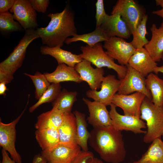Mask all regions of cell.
Masks as SVG:
<instances>
[{
	"mask_svg": "<svg viewBox=\"0 0 163 163\" xmlns=\"http://www.w3.org/2000/svg\"><path fill=\"white\" fill-rule=\"evenodd\" d=\"M90 132V145L104 161L120 163L126 155L121 131L112 126L93 128Z\"/></svg>",
	"mask_w": 163,
	"mask_h": 163,
	"instance_id": "6da1fadb",
	"label": "cell"
},
{
	"mask_svg": "<svg viewBox=\"0 0 163 163\" xmlns=\"http://www.w3.org/2000/svg\"><path fill=\"white\" fill-rule=\"evenodd\" d=\"M50 21L47 26L36 29L42 43L50 47H62L69 37L77 34L74 14L69 6L61 12L47 15Z\"/></svg>",
	"mask_w": 163,
	"mask_h": 163,
	"instance_id": "7a4b0ae2",
	"label": "cell"
},
{
	"mask_svg": "<svg viewBox=\"0 0 163 163\" xmlns=\"http://www.w3.org/2000/svg\"><path fill=\"white\" fill-rule=\"evenodd\" d=\"M140 118L146 122L147 130L143 138L146 143L161 138L163 134V106L155 105L146 97L140 108Z\"/></svg>",
	"mask_w": 163,
	"mask_h": 163,
	"instance_id": "3957f363",
	"label": "cell"
},
{
	"mask_svg": "<svg viewBox=\"0 0 163 163\" xmlns=\"http://www.w3.org/2000/svg\"><path fill=\"white\" fill-rule=\"evenodd\" d=\"M103 48L101 43L92 46L87 45L82 46L80 48L82 53L80 55L82 59L90 62L97 68L106 67L114 70L117 72L119 80H122L127 72L126 66L116 63L114 59L106 54Z\"/></svg>",
	"mask_w": 163,
	"mask_h": 163,
	"instance_id": "277c9868",
	"label": "cell"
},
{
	"mask_svg": "<svg viewBox=\"0 0 163 163\" xmlns=\"http://www.w3.org/2000/svg\"><path fill=\"white\" fill-rule=\"evenodd\" d=\"M25 31L24 36L13 51L0 63V70L13 75L21 66L28 46L33 40L39 38L36 30L32 28Z\"/></svg>",
	"mask_w": 163,
	"mask_h": 163,
	"instance_id": "5b68a950",
	"label": "cell"
},
{
	"mask_svg": "<svg viewBox=\"0 0 163 163\" xmlns=\"http://www.w3.org/2000/svg\"><path fill=\"white\" fill-rule=\"evenodd\" d=\"M119 14L126 23L131 34L145 14L142 8L133 0H119L113 7L111 14Z\"/></svg>",
	"mask_w": 163,
	"mask_h": 163,
	"instance_id": "8992f818",
	"label": "cell"
},
{
	"mask_svg": "<svg viewBox=\"0 0 163 163\" xmlns=\"http://www.w3.org/2000/svg\"><path fill=\"white\" fill-rule=\"evenodd\" d=\"M29 97L24 108L21 114L11 122L3 123L0 120V145L10 155L16 163H22L21 158L17 151L15 147L16 139V126L25 111L28 104Z\"/></svg>",
	"mask_w": 163,
	"mask_h": 163,
	"instance_id": "52a82bcc",
	"label": "cell"
},
{
	"mask_svg": "<svg viewBox=\"0 0 163 163\" xmlns=\"http://www.w3.org/2000/svg\"><path fill=\"white\" fill-rule=\"evenodd\" d=\"M126 66L127 72L124 78L120 80L121 84L117 93L128 95L134 92H139L144 94L151 100V94L146 87L145 77L128 64Z\"/></svg>",
	"mask_w": 163,
	"mask_h": 163,
	"instance_id": "ba28073f",
	"label": "cell"
},
{
	"mask_svg": "<svg viewBox=\"0 0 163 163\" xmlns=\"http://www.w3.org/2000/svg\"><path fill=\"white\" fill-rule=\"evenodd\" d=\"M103 47L106 50L107 54L123 66H126L136 49L130 42L124 39L112 37L104 42Z\"/></svg>",
	"mask_w": 163,
	"mask_h": 163,
	"instance_id": "9c48e42d",
	"label": "cell"
},
{
	"mask_svg": "<svg viewBox=\"0 0 163 163\" xmlns=\"http://www.w3.org/2000/svg\"><path fill=\"white\" fill-rule=\"evenodd\" d=\"M109 114L112 120V126L116 129L121 131H130L135 134H145L146 131L142 130L146 128V124L140 117L119 114L116 106L111 104Z\"/></svg>",
	"mask_w": 163,
	"mask_h": 163,
	"instance_id": "30bf717a",
	"label": "cell"
},
{
	"mask_svg": "<svg viewBox=\"0 0 163 163\" xmlns=\"http://www.w3.org/2000/svg\"><path fill=\"white\" fill-rule=\"evenodd\" d=\"M128 64L145 77L152 72L156 74L163 72V65L158 66L144 47L136 49Z\"/></svg>",
	"mask_w": 163,
	"mask_h": 163,
	"instance_id": "8fae6325",
	"label": "cell"
},
{
	"mask_svg": "<svg viewBox=\"0 0 163 163\" xmlns=\"http://www.w3.org/2000/svg\"><path fill=\"white\" fill-rule=\"evenodd\" d=\"M121 82L114 75H108L104 77L100 91L89 90L86 92V96L106 106L110 105L113 96L119 90Z\"/></svg>",
	"mask_w": 163,
	"mask_h": 163,
	"instance_id": "7c38bea8",
	"label": "cell"
},
{
	"mask_svg": "<svg viewBox=\"0 0 163 163\" xmlns=\"http://www.w3.org/2000/svg\"><path fill=\"white\" fill-rule=\"evenodd\" d=\"M10 11L16 20L25 30L38 26L36 11L28 0H15Z\"/></svg>",
	"mask_w": 163,
	"mask_h": 163,
	"instance_id": "4fadbf2b",
	"label": "cell"
},
{
	"mask_svg": "<svg viewBox=\"0 0 163 163\" xmlns=\"http://www.w3.org/2000/svg\"><path fill=\"white\" fill-rule=\"evenodd\" d=\"M142 93L136 92L128 95L116 94L113 96L112 103L117 107L123 110L124 115L140 117V108L146 97Z\"/></svg>",
	"mask_w": 163,
	"mask_h": 163,
	"instance_id": "5bb4252c",
	"label": "cell"
},
{
	"mask_svg": "<svg viewBox=\"0 0 163 163\" xmlns=\"http://www.w3.org/2000/svg\"><path fill=\"white\" fill-rule=\"evenodd\" d=\"M82 100L86 105L89 113L87 120L93 128L112 126L109 112L105 105L97 101H91L84 97Z\"/></svg>",
	"mask_w": 163,
	"mask_h": 163,
	"instance_id": "9a60e30c",
	"label": "cell"
},
{
	"mask_svg": "<svg viewBox=\"0 0 163 163\" xmlns=\"http://www.w3.org/2000/svg\"><path fill=\"white\" fill-rule=\"evenodd\" d=\"M90 62L83 59L74 68L83 81L87 82L91 90H97L101 88L104 77V71L103 68H93Z\"/></svg>",
	"mask_w": 163,
	"mask_h": 163,
	"instance_id": "2e32d148",
	"label": "cell"
},
{
	"mask_svg": "<svg viewBox=\"0 0 163 163\" xmlns=\"http://www.w3.org/2000/svg\"><path fill=\"white\" fill-rule=\"evenodd\" d=\"M100 27L109 38L117 37L127 39L132 34L126 23L118 14H107Z\"/></svg>",
	"mask_w": 163,
	"mask_h": 163,
	"instance_id": "e0dca14e",
	"label": "cell"
},
{
	"mask_svg": "<svg viewBox=\"0 0 163 163\" xmlns=\"http://www.w3.org/2000/svg\"><path fill=\"white\" fill-rule=\"evenodd\" d=\"M81 150L78 145L72 147L59 144L51 150L42 151L41 154L49 163H71Z\"/></svg>",
	"mask_w": 163,
	"mask_h": 163,
	"instance_id": "ac0fdd59",
	"label": "cell"
},
{
	"mask_svg": "<svg viewBox=\"0 0 163 163\" xmlns=\"http://www.w3.org/2000/svg\"><path fill=\"white\" fill-rule=\"evenodd\" d=\"M76 120L73 113H64L62 122L58 129L60 144L70 147L78 145L76 142Z\"/></svg>",
	"mask_w": 163,
	"mask_h": 163,
	"instance_id": "d6986e66",
	"label": "cell"
},
{
	"mask_svg": "<svg viewBox=\"0 0 163 163\" xmlns=\"http://www.w3.org/2000/svg\"><path fill=\"white\" fill-rule=\"evenodd\" d=\"M50 83H59L65 82H73L80 83L83 81L74 68L62 63L58 64L54 71L44 73Z\"/></svg>",
	"mask_w": 163,
	"mask_h": 163,
	"instance_id": "ffe728a7",
	"label": "cell"
},
{
	"mask_svg": "<svg viewBox=\"0 0 163 163\" xmlns=\"http://www.w3.org/2000/svg\"><path fill=\"white\" fill-rule=\"evenodd\" d=\"M40 52L42 55H49L54 57L58 64L64 63L73 68L83 60L80 54H73L59 46L50 47L43 46L40 47Z\"/></svg>",
	"mask_w": 163,
	"mask_h": 163,
	"instance_id": "44dd1931",
	"label": "cell"
},
{
	"mask_svg": "<svg viewBox=\"0 0 163 163\" xmlns=\"http://www.w3.org/2000/svg\"><path fill=\"white\" fill-rule=\"evenodd\" d=\"M150 29L151 38L144 48L155 62H160L163 57V27L158 28L154 24Z\"/></svg>",
	"mask_w": 163,
	"mask_h": 163,
	"instance_id": "7402d4cb",
	"label": "cell"
},
{
	"mask_svg": "<svg viewBox=\"0 0 163 163\" xmlns=\"http://www.w3.org/2000/svg\"><path fill=\"white\" fill-rule=\"evenodd\" d=\"M64 114L57 108L53 107L51 110L41 113L37 117L35 127L37 130H58L62 122Z\"/></svg>",
	"mask_w": 163,
	"mask_h": 163,
	"instance_id": "603a6c76",
	"label": "cell"
},
{
	"mask_svg": "<svg viewBox=\"0 0 163 163\" xmlns=\"http://www.w3.org/2000/svg\"><path fill=\"white\" fill-rule=\"evenodd\" d=\"M35 134L36 139L42 151L51 150L60 144L58 130H37Z\"/></svg>",
	"mask_w": 163,
	"mask_h": 163,
	"instance_id": "cb8c5ba5",
	"label": "cell"
},
{
	"mask_svg": "<svg viewBox=\"0 0 163 163\" xmlns=\"http://www.w3.org/2000/svg\"><path fill=\"white\" fill-rule=\"evenodd\" d=\"M76 120V142L84 151H88V142L90 132L87 129V124L84 113L75 110L73 112Z\"/></svg>",
	"mask_w": 163,
	"mask_h": 163,
	"instance_id": "d4e9b609",
	"label": "cell"
},
{
	"mask_svg": "<svg viewBox=\"0 0 163 163\" xmlns=\"http://www.w3.org/2000/svg\"><path fill=\"white\" fill-rule=\"evenodd\" d=\"M145 82L151 94L152 102L156 106H163V79L151 73L147 76Z\"/></svg>",
	"mask_w": 163,
	"mask_h": 163,
	"instance_id": "484cf974",
	"label": "cell"
},
{
	"mask_svg": "<svg viewBox=\"0 0 163 163\" xmlns=\"http://www.w3.org/2000/svg\"><path fill=\"white\" fill-rule=\"evenodd\" d=\"M152 142L141 158L133 163H163V141L158 138Z\"/></svg>",
	"mask_w": 163,
	"mask_h": 163,
	"instance_id": "4316f807",
	"label": "cell"
},
{
	"mask_svg": "<svg viewBox=\"0 0 163 163\" xmlns=\"http://www.w3.org/2000/svg\"><path fill=\"white\" fill-rule=\"evenodd\" d=\"M109 38L100 27H96L92 32L82 34H77L72 37H69L65 40V43L69 44L73 42L81 41L90 46H92L98 43L107 41Z\"/></svg>",
	"mask_w": 163,
	"mask_h": 163,
	"instance_id": "83f0119b",
	"label": "cell"
},
{
	"mask_svg": "<svg viewBox=\"0 0 163 163\" xmlns=\"http://www.w3.org/2000/svg\"><path fill=\"white\" fill-rule=\"evenodd\" d=\"M77 95L76 91H69L64 88L52 102L53 107L57 108L63 113L71 112L73 105L77 100Z\"/></svg>",
	"mask_w": 163,
	"mask_h": 163,
	"instance_id": "f1b7e54d",
	"label": "cell"
},
{
	"mask_svg": "<svg viewBox=\"0 0 163 163\" xmlns=\"http://www.w3.org/2000/svg\"><path fill=\"white\" fill-rule=\"evenodd\" d=\"M148 19V15L145 14L139 24L132 34L133 39L130 43L136 49L143 47L149 42L146 37L148 34L146 28Z\"/></svg>",
	"mask_w": 163,
	"mask_h": 163,
	"instance_id": "f546056e",
	"label": "cell"
},
{
	"mask_svg": "<svg viewBox=\"0 0 163 163\" xmlns=\"http://www.w3.org/2000/svg\"><path fill=\"white\" fill-rule=\"evenodd\" d=\"M23 27L14 20L13 15L9 11L0 13V31L3 34L21 31Z\"/></svg>",
	"mask_w": 163,
	"mask_h": 163,
	"instance_id": "4dcf8cb0",
	"label": "cell"
},
{
	"mask_svg": "<svg viewBox=\"0 0 163 163\" xmlns=\"http://www.w3.org/2000/svg\"><path fill=\"white\" fill-rule=\"evenodd\" d=\"M61 88L60 83L51 84L38 101L29 108V112H33L38 107L44 103L53 102L61 91Z\"/></svg>",
	"mask_w": 163,
	"mask_h": 163,
	"instance_id": "1f68e13d",
	"label": "cell"
},
{
	"mask_svg": "<svg viewBox=\"0 0 163 163\" xmlns=\"http://www.w3.org/2000/svg\"><path fill=\"white\" fill-rule=\"evenodd\" d=\"M32 80L35 88V98L38 100L47 90L51 84L46 77L43 74L37 71L34 75L24 73Z\"/></svg>",
	"mask_w": 163,
	"mask_h": 163,
	"instance_id": "d6a6232c",
	"label": "cell"
},
{
	"mask_svg": "<svg viewBox=\"0 0 163 163\" xmlns=\"http://www.w3.org/2000/svg\"><path fill=\"white\" fill-rule=\"evenodd\" d=\"M96 12L95 19L96 20V27H100L104 20L107 15L105 12L103 0H97L95 4Z\"/></svg>",
	"mask_w": 163,
	"mask_h": 163,
	"instance_id": "836d02e7",
	"label": "cell"
},
{
	"mask_svg": "<svg viewBox=\"0 0 163 163\" xmlns=\"http://www.w3.org/2000/svg\"><path fill=\"white\" fill-rule=\"evenodd\" d=\"M29 1L35 10L43 13L46 12L50 3L49 0H29Z\"/></svg>",
	"mask_w": 163,
	"mask_h": 163,
	"instance_id": "e575fe53",
	"label": "cell"
},
{
	"mask_svg": "<svg viewBox=\"0 0 163 163\" xmlns=\"http://www.w3.org/2000/svg\"><path fill=\"white\" fill-rule=\"evenodd\" d=\"M94 156L92 152L82 150L71 163H88L89 159Z\"/></svg>",
	"mask_w": 163,
	"mask_h": 163,
	"instance_id": "d590c367",
	"label": "cell"
},
{
	"mask_svg": "<svg viewBox=\"0 0 163 163\" xmlns=\"http://www.w3.org/2000/svg\"><path fill=\"white\" fill-rule=\"evenodd\" d=\"M15 0H0V13L8 11L12 8Z\"/></svg>",
	"mask_w": 163,
	"mask_h": 163,
	"instance_id": "8d00e7d4",
	"label": "cell"
},
{
	"mask_svg": "<svg viewBox=\"0 0 163 163\" xmlns=\"http://www.w3.org/2000/svg\"><path fill=\"white\" fill-rule=\"evenodd\" d=\"M13 79V75L0 70V82H4L7 85Z\"/></svg>",
	"mask_w": 163,
	"mask_h": 163,
	"instance_id": "74e56055",
	"label": "cell"
},
{
	"mask_svg": "<svg viewBox=\"0 0 163 163\" xmlns=\"http://www.w3.org/2000/svg\"><path fill=\"white\" fill-rule=\"evenodd\" d=\"M155 3L157 6H159L161 7V9L152 11V14L156 15L162 18V21L161 26L163 27V0H156Z\"/></svg>",
	"mask_w": 163,
	"mask_h": 163,
	"instance_id": "f35d334b",
	"label": "cell"
},
{
	"mask_svg": "<svg viewBox=\"0 0 163 163\" xmlns=\"http://www.w3.org/2000/svg\"><path fill=\"white\" fill-rule=\"evenodd\" d=\"M2 160L1 163H15V161L11 159L8 155L7 152L4 149L2 150Z\"/></svg>",
	"mask_w": 163,
	"mask_h": 163,
	"instance_id": "ab89813d",
	"label": "cell"
},
{
	"mask_svg": "<svg viewBox=\"0 0 163 163\" xmlns=\"http://www.w3.org/2000/svg\"><path fill=\"white\" fill-rule=\"evenodd\" d=\"M31 163H49L41 154L36 155L34 157Z\"/></svg>",
	"mask_w": 163,
	"mask_h": 163,
	"instance_id": "60d3db41",
	"label": "cell"
},
{
	"mask_svg": "<svg viewBox=\"0 0 163 163\" xmlns=\"http://www.w3.org/2000/svg\"><path fill=\"white\" fill-rule=\"evenodd\" d=\"M6 85L4 82H0V95H3L4 97L6 95L5 94L6 91L8 90Z\"/></svg>",
	"mask_w": 163,
	"mask_h": 163,
	"instance_id": "b9f144b4",
	"label": "cell"
},
{
	"mask_svg": "<svg viewBox=\"0 0 163 163\" xmlns=\"http://www.w3.org/2000/svg\"><path fill=\"white\" fill-rule=\"evenodd\" d=\"M88 163H104L101 159L94 156L90 158Z\"/></svg>",
	"mask_w": 163,
	"mask_h": 163,
	"instance_id": "7bdbcfd3",
	"label": "cell"
},
{
	"mask_svg": "<svg viewBox=\"0 0 163 163\" xmlns=\"http://www.w3.org/2000/svg\"><path fill=\"white\" fill-rule=\"evenodd\" d=\"M162 139H163V134L162 135Z\"/></svg>",
	"mask_w": 163,
	"mask_h": 163,
	"instance_id": "ee69618b",
	"label": "cell"
},
{
	"mask_svg": "<svg viewBox=\"0 0 163 163\" xmlns=\"http://www.w3.org/2000/svg\"><path fill=\"white\" fill-rule=\"evenodd\" d=\"M162 59L163 60V57H162Z\"/></svg>",
	"mask_w": 163,
	"mask_h": 163,
	"instance_id": "f6af8a7d",
	"label": "cell"
},
{
	"mask_svg": "<svg viewBox=\"0 0 163 163\" xmlns=\"http://www.w3.org/2000/svg\"></svg>",
	"mask_w": 163,
	"mask_h": 163,
	"instance_id": "bcb514c9",
	"label": "cell"
}]
</instances>
